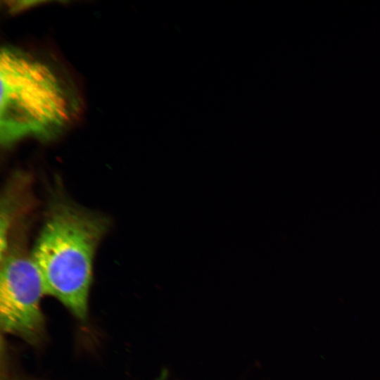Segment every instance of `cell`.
Masks as SVG:
<instances>
[{"mask_svg": "<svg viewBox=\"0 0 380 380\" xmlns=\"http://www.w3.org/2000/svg\"><path fill=\"white\" fill-rule=\"evenodd\" d=\"M0 258L1 329L30 343H38L45 329L40 307L46 295L42 275L31 253L16 242L9 241Z\"/></svg>", "mask_w": 380, "mask_h": 380, "instance_id": "cell-3", "label": "cell"}, {"mask_svg": "<svg viewBox=\"0 0 380 380\" xmlns=\"http://www.w3.org/2000/svg\"><path fill=\"white\" fill-rule=\"evenodd\" d=\"M108 226L101 215L56 198L31 252L46 295L58 299L80 320L87 316L94 255Z\"/></svg>", "mask_w": 380, "mask_h": 380, "instance_id": "cell-1", "label": "cell"}, {"mask_svg": "<svg viewBox=\"0 0 380 380\" xmlns=\"http://www.w3.org/2000/svg\"><path fill=\"white\" fill-rule=\"evenodd\" d=\"M0 141L8 147L26 137L49 140L68 125L75 96L46 63L13 46L0 56Z\"/></svg>", "mask_w": 380, "mask_h": 380, "instance_id": "cell-2", "label": "cell"}]
</instances>
